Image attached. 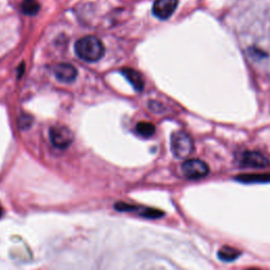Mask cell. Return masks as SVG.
<instances>
[{
    "label": "cell",
    "mask_w": 270,
    "mask_h": 270,
    "mask_svg": "<svg viewBox=\"0 0 270 270\" xmlns=\"http://www.w3.org/2000/svg\"><path fill=\"white\" fill-rule=\"evenodd\" d=\"M236 179L243 184H267L270 183V172L240 174Z\"/></svg>",
    "instance_id": "obj_9"
},
{
    "label": "cell",
    "mask_w": 270,
    "mask_h": 270,
    "mask_svg": "<svg viewBox=\"0 0 270 270\" xmlns=\"http://www.w3.org/2000/svg\"><path fill=\"white\" fill-rule=\"evenodd\" d=\"M121 74L126 77L131 85L134 88L135 91H142L143 87H145V82H143V79L141 77V75L138 73L137 71L130 69V68H124L120 70Z\"/></svg>",
    "instance_id": "obj_10"
},
{
    "label": "cell",
    "mask_w": 270,
    "mask_h": 270,
    "mask_svg": "<svg viewBox=\"0 0 270 270\" xmlns=\"http://www.w3.org/2000/svg\"><path fill=\"white\" fill-rule=\"evenodd\" d=\"M240 165L245 168L262 169L270 165L269 159L258 151H245L240 157Z\"/></svg>",
    "instance_id": "obj_6"
},
{
    "label": "cell",
    "mask_w": 270,
    "mask_h": 270,
    "mask_svg": "<svg viewBox=\"0 0 270 270\" xmlns=\"http://www.w3.org/2000/svg\"><path fill=\"white\" fill-rule=\"evenodd\" d=\"M171 151L176 158H186L193 151L192 138L184 131L172 133L170 140Z\"/></svg>",
    "instance_id": "obj_2"
},
{
    "label": "cell",
    "mask_w": 270,
    "mask_h": 270,
    "mask_svg": "<svg viewBox=\"0 0 270 270\" xmlns=\"http://www.w3.org/2000/svg\"><path fill=\"white\" fill-rule=\"evenodd\" d=\"M25 123H26V129L29 128L31 126V117L30 116H23L20 120V126L22 128H25Z\"/></svg>",
    "instance_id": "obj_14"
},
{
    "label": "cell",
    "mask_w": 270,
    "mask_h": 270,
    "mask_svg": "<svg viewBox=\"0 0 270 270\" xmlns=\"http://www.w3.org/2000/svg\"><path fill=\"white\" fill-rule=\"evenodd\" d=\"M135 131L138 135H140L141 137H145V138H149L152 135H154L155 133V127L154 124L151 122H147V121H140L136 124V128Z\"/></svg>",
    "instance_id": "obj_12"
},
{
    "label": "cell",
    "mask_w": 270,
    "mask_h": 270,
    "mask_svg": "<svg viewBox=\"0 0 270 270\" xmlns=\"http://www.w3.org/2000/svg\"><path fill=\"white\" fill-rule=\"evenodd\" d=\"M247 270H260L258 268H250V269H247Z\"/></svg>",
    "instance_id": "obj_16"
},
{
    "label": "cell",
    "mask_w": 270,
    "mask_h": 270,
    "mask_svg": "<svg viewBox=\"0 0 270 270\" xmlns=\"http://www.w3.org/2000/svg\"><path fill=\"white\" fill-rule=\"evenodd\" d=\"M50 139L56 148L67 149L73 141V134L64 126H54L50 129Z\"/></svg>",
    "instance_id": "obj_4"
},
{
    "label": "cell",
    "mask_w": 270,
    "mask_h": 270,
    "mask_svg": "<svg viewBox=\"0 0 270 270\" xmlns=\"http://www.w3.org/2000/svg\"><path fill=\"white\" fill-rule=\"evenodd\" d=\"M3 214H4V210H3V208H2V207H0V218L3 217Z\"/></svg>",
    "instance_id": "obj_15"
},
{
    "label": "cell",
    "mask_w": 270,
    "mask_h": 270,
    "mask_svg": "<svg viewBox=\"0 0 270 270\" xmlns=\"http://www.w3.org/2000/svg\"><path fill=\"white\" fill-rule=\"evenodd\" d=\"M40 6L37 0H24L22 4V11L26 15H36L38 13Z\"/></svg>",
    "instance_id": "obj_13"
},
{
    "label": "cell",
    "mask_w": 270,
    "mask_h": 270,
    "mask_svg": "<svg viewBox=\"0 0 270 270\" xmlns=\"http://www.w3.org/2000/svg\"><path fill=\"white\" fill-rule=\"evenodd\" d=\"M54 75L61 82H72L77 77V70L69 64H59L54 68Z\"/></svg>",
    "instance_id": "obj_8"
},
{
    "label": "cell",
    "mask_w": 270,
    "mask_h": 270,
    "mask_svg": "<svg viewBox=\"0 0 270 270\" xmlns=\"http://www.w3.org/2000/svg\"><path fill=\"white\" fill-rule=\"evenodd\" d=\"M240 255L241 253L239 250L229 246H224L219 250L218 257L223 262H232L236 261L240 257Z\"/></svg>",
    "instance_id": "obj_11"
},
{
    "label": "cell",
    "mask_w": 270,
    "mask_h": 270,
    "mask_svg": "<svg viewBox=\"0 0 270 270\" xmlns=\"http://www.w3.org/2000/svg\"><path fill=\"white\" fill-rule=\"evenodd\" d=\"M76 55L89 63L99 60L105 53V48L99 38L95 36H86L75 44Z\"/></svg>",
    "instance_id": "obj_1"
},
{
    "label": "cell",
    "mask_w": 270,
    "mask_h": 270,
    "mask_svg": "<svg viewBox=\"0 0 270 270\" xmlns=\"http://www.w3.org/2000/svg\"><path fill=\"white\" fill-rule=\"evenodd\" d=\"M182 172L184 176L189 179H200L209 174V167L205 161L193 158L184 161L182 165Z\"/></svg>",
    "instance_id": "obj_3"
},
{
    "label": "cell",
    "mask_w": 270,
    "mask_h": 270,
    "mask_svg": "<svg viewBox=\"0 0 270 270\" xmlns=\"http://www.w3.org/2000/svg\"><path fill=\"white\" fill-rule=\"evenodd\" d=\"M178 0H155L152 12L158 19L166 20L170 18L177 8Z\"/></svg>",
    "instance_id": "obj_7"
},
{
    "label": "cell",
    "mask_w": 270,
    "mask_h": 270,
    "mask_svg": "<svg viewBox=\"0 0 270 270\" xmlns=\"http://www.w3.org/2000/svg\"><path fill=\"white\" fill-rule=\"evenodd\" d=\"M115 209L120 211V212H135L139 214L140 217L146 218V219H159L161 217H164L165 213L154 208H149V207H143V206H137V205H130L127 203H122L118 202L115 205Z\"/></svg>",
    "instance_id": "obj_5"
}]
</instances>
